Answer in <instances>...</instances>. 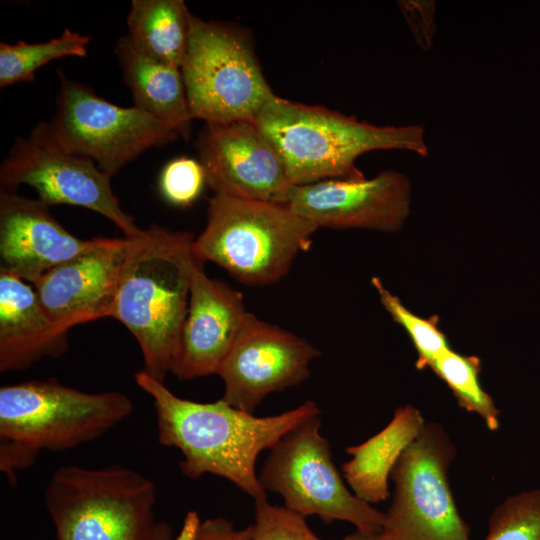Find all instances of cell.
Segmentation results:
<instances>
[{"label":"cell","mask_w":540,"mask_h":540,"mask_svg":"<svg viewBox=\"0 0 540 540\" xmlns=\"http://www.w3.org/2000/svg\"><path fill=\"white\" fill-rule=\"evenodd\" d=\"M134 378L153 400L159 442L183 455L182 474L189 479L207 473L221 476L254 501L267 498L255 470L259 454L272 449L299 424L320 415L317 404L307 400L283 413L257 417L222 398L210 403L180 398L143 370Z\"/></svg>","instance_id":"cell-1"},{"label":"cell","mask_w":540,"mask_h":540,"mask_svg":"<svg viewBox=\"0 0 540 540\" xmlns=\"http://www.w3.org/2000/svg\"><path fill=\"white\" fill-rule=\"evenodd\" d=\"M126 251L110 317L135 337L148 375L171 373L200 261L194 237L156 224L125 236Z\"/></svg>","instance_id":"cell-2"},{"label":"cell","mask_w":540,"mask_h":540,"mask_svg":"<svg viewBox=\"0 0 540 540\" xmlns=\"http://www.w3.org/2000/svg\"><path fill=\"white\" fill-rule=\"evenodd\" d=\"M255 123L279 153L290 182L361 180L356 160L373 150L429 155L422 125L376 126L322 106L275 95Z\"/></svg>","instance_id":"cell-3"},{"label":"cell","mask_w":540,"mask_h":540,"mask_svg":"<svg viewBox=\"0 0 540 540\" xmlns=\"http://www.w3.org/2000/svg\"><path fill=\"white\" fill-rule=\"evenodd\" d=\"M133 411L119 391L88 393L54 379L0 388V470L11 485L42 451L59 452L102 437Z\"/></svg>","instance_id":"cell-4"},{"label":"cell","mask_w":540,"mask_h":540,"mask_svg":"<svg viewBox=\"0 0 540 540\" xmlns=\"http://www.w3.org/2000/svg\"><path fill=\"white\" fill-rule=\"evenodd\" d=\"M207 213V224L193 241L194 254L248 286L271 285L285 277L318 230L285 203L214 194Z\"/></svg>","instance_id":"cell-5"},{"label":"cell","mask_w":540,"mask_h":540,"mask_svg":"<svg viewBox=\"0 0 540 540\" xmlns=\"http://www.w3.org/2000/svg\"><path fill=\"white\" fill-rule=\"evenodd\" d=\"M44 501L57 540H154L156 486L130 468L59 467Z\"/></svg>","instance_id":"cell-6"},{"label":"cell","mask_w":540,"mask_h":540,"mask_svg":"<svg viewBox=\"0 0 540 540\" xmlns=\"http://www.w3.org/2000/svg\"><path fill=\"white\" fill-rule=\"evenodd\" d=\"M180 69L192 117L205 124L255 121L275 96L245 32L193 14Z\"/></svg>","instance_id":"cell-7"},{"label":"cell","mask_w":540,"mask_h":540,"mask_svg":"<svg viewBox=\"0 0 540 540\" xmlns=\"http://www.w3.org/2000/svg\"><path fill=\"white\" fill-rule=\"evenodd\" d=\"M320 426L319 415L314 416L270 449L258 475L261 486L280 494L286 508L305 518L316 515L324 522H350L362 533H381L385 513L345 486Z\"/></svg>","instance_id":"cell-8"},{"label":"cell","mask_w":540,"mask_h":540,"mask_svg":"<svg viewBox=\"0 0 540 540\" xmlns=\"http://www.w3.org/2000/svg\"><path fill=\"white\" fill-rule=\"evenodd\" d=\"M57 74L56 111L48 122L52 137L67 152L91 159L110 177L148 149L179 138L172 127L149 113L112 104L62 71Z\"/></svg>","instance_id":"cell-9"},{"label":"cell","mask_w":540,"mask_h":540,"mask_svg":"<svg viewBox=\"0 0 540 540\" xmlns=\"http://www.w3.org/2000/svg\"><path fill=\"white\" fill-rule=\"evenodd\" d=\"M455 454L443 427L425 423L391 472L394 494L381 532L386 540H471L448 480Z\"/></svg>","instance_id":"cell-10"},{"label":"cell","mask_w":540,"mask_h":540,"mask_svg":"<svg viewBox=\"0 0 540 540\" xmlns=\"http://www.w3.org/2000/svg\"><path fill=\"white\" fill-rule=\"evenodd\" d=\"M111 177L91 159L64 150L41 122L17 138L0 168L2 189L31 186L47 206L74 205L92 210L113 222L124 234L139 231L133 218L113 193Z\"/></svg>","instance_id":"cell-11"},{"label":"cell","mask_w":540,"mask_h":540,"mask_svg":"<svg viewBox=\"0 0 540 540\" xmlns=\"http://www.w3.org/2000/svg\"><path fill=\"white\" fill-rule=\"evenodd\" d=\"M319 356L305 339L250 313L217 373L225 386L222 399L253 413L268 394L303 382Z\"/></svg>","instance_id":"cell-12"},{"label":"cell","mask_w":540,"mask_h":540,"mask_svg":"<svg viewBox=\"0 0 540 540\" xmlns=\"http://www.w3.org/2000/svg\"><path fill=\"white\" fill-rule=\"evenodd\" d=\"M195 148L214 194L287 204L294 185L255 121L205 124Z\"/></svg>","instance_id":"cell-13"},{"label":"cell","mask_w":540,"mask_h":540,"mask_svg":"<svg viewBox=\"0 0 540 540\" xmlns=\"http://www.w3.org/2000/svg\"><path fill=\"white\" fill-rule=\"evenodd\" d=\"M410 181L394 170L371 179L326 180L293 186L287 204L319 228L400 229L410 210Z\"/></svg>","instance_id":"cell-14"},{"label":"cell","mask_w":540,"mask_h":540,"mask_svg":"<svg viewBox=\"0 0 540 540\" xmlns=\"http://www.w3.org/2000/svg\"><path fill=\"white\" fill-rule=\"evenodd\" d=\"M126 251V238H92L83 252L32 284L48 317L69 331L110 317Z\"/></svg>","instance_id":"cell-15"},{"label":"cell","mask_w":540,"mask_h":540,"mask_svg":"<svg viewBox=\"0 0 540 540\" xmlns=\"http://www.w3.org/2000/svg\"><path fill=\"white\" fill-rule=\"evenodd\" d=\"M249 315L241 292L208 277L200 264L171 373L179 380L217 374Z\"/></svg>","instance_id":"cell-16"},{"label":"cell","mask_w":540,"mask_h":540,"mask_svg":"<svg viewBox=\"0 0 540 540\" xmlns=\"http://www.w3.org/2000/svg\"><path fill=\"white\" fill-rule=\"evenodd\" d=\"M91 244L69 233L40 200L0 189V271L33 283Z\"/></svg>","instance_id":"cell-17"},{"label":"cell","mask_w":540,"mask_h":540,"mask_svg":"<svg viewBox=\"0 0 540 540\" xmlns=\"http://www.w3.org/2000/svg\"><path fill=\"white\" fill-rule=\"evenodd\" d=\"M68 332L46 314L23 279L0 271V371L23 370L68 349Z\"/></svg>","instance_id":"cell-18"},{"label":"cell","mask_w":540,"mask_h":540,"mask_svg":"<svg viewBox=\"0 0 540 540\" xmlns=\"http://www.w3.org/2000/svg\"><path fill=\"white\" fill-rule=\"evenodd\" d=\"M114 52L134 106L168 124L179 137L188 139L193 117L180 67L144 55L127 36L117 40Z\"/></svg>","instance_id":"cell-19"},{"label":"cell","mask_w":540,"mask_h":540,"mask_svg":"<svg viewBox=\"0 0 540 540\" xmlns=\"http://www.w3.org/2000/svg\"><path fill=\"white\" fill-rule=\"evenodd\" d=\"M424 425L425 420L417 408L401 406L380 432L359 445L347 447L351 459L342 465V472L358 498L374 504L389 497L391 472Z\"/></svg>","instance_id":"cell-20"},{"label":"cell","mask_w":540,"mask_h":540,"mask_svg":"<svg viewBox=\"0 0 540 540\" xmlns=\"http://www.w3.org/2000/svg\"><path fill=\"white\" fill-rule=\"evenodd\" d=\"M190 16L182 0H132L127 37L144 55L181 67L188 45Z\"/></svg>","instance_id":"cell-21"},{"label":"cell","mask_w":540,"mask_h":540,"mask_svg":"<svg viewBox=\"0 0 540 540\" xmlns=\"http://www.w3.org/2000/svg\"><path fill=\"white\" fill-rule=\"evenodd\" d=\"M90 41L87 35L64 29L60 35L45 42H1L0 87L31 82L39 68L58 58L85 57Z\"/></svg>","instance_id":"cell-22"},{"label":"cell","mask_w":540,"mask_h":540,"mask_svg":"<svg viewBox=\"0 0 540 540\" xmlns=\"http://www.w3.org/2000/svg\"><path fill=\"white\" fill-rule=\"evenodd\" d=\"M429 367L446 383L461 408L478 414L489 430L499 428V410L479 382L481 362L478 357L462 355L449 348Z\"/></svg>","instance_id":"cell-23"},{"label":"cell","mask_w":540,"mask_h":540,"mask_svg":"<svg viewBox=\"0 0 540 540\" xmlns=\"http://www.w3.org/2000/svg\"><path fill=\"white\" fill-rule=\"evenodd\" d=\"M372 284L385 310L405 329L412 340L418 353V369L429 367L438 356L450 348L446 336L438 328L437 317L423 319L413 314L378 278L373 277Z\"/></svg>","instance_id":"cell-24"},{"label":"cell","mask_w":540,"mask_h":540,"mask_svg":"<svg viewBox=\"0 0 540 540\" xmlns=\"http://www.w3.org/2000/svg\"><path fill=\"white\" fill-rule=\"evenodd\" d=\"M484 540H540V489L507 498L489 518Z\"/></svg>","instance_id":"cell-25"},{"label":"cell","mask_w":540,"mask_h":540,"mask_svg":"<svg viewBox=\"0 0 540 540\" xmlns=\"http://www.w3.org/2000/svg\"><path fill=\"white\" fill-rule=\"evenodd\" d=\"M250 540H321L305 521V517L275 506L267 498L255 501V522Z\"/></svg>","instance_id":"cell-26"},{"label":"cell","mask_w":540,"mask_h":540,"mask_svg":"<svg viewBox=\"0 0 540 540\" xmlns=\"http://www.w3.org/2000/svg\"><path fill=\"white\" fill-rule=\"evenodd\" d=\"M205 185V174L200 162L187 157L168 162L159 178V189L164 199L181 207L193 203Z\"/></svg>","instance_id":"cell-27"},{"label":"cell","mask_w":540,"mask_h":540,"mask_svg":"<svg viewBox=\"0 0 540 540\" xmlns=\"http://www.w3.org/2000/svg\"><path fill=\"white\" fill-rule=\"evenodd\" d=\"M406 21L417 45L429 50L432 46L436 26L434 21V1H399Z\"/></svg>","instance_id":"cell-28"},{"label":"cell","mask_w":540,"mask_h":540,"mask_svg":"<svg viewBox=\"0 0 540 540\" xmlns=\"http://www.w3.org/2000/svg\"><path fill=\"white\" fill-rule=\"evenodd\" d=\"M251 536L252 525L235 529L229 520L218 517L200 523L193 540H250Z\"/></svg>","instance_id":"cell-29"},{"label":"cell","mask_w":540,"mask_h":540,"mask_svg":"<svg viewBox=\"0 0 540 540\" xmlns=\"http://www.w3.org/2000/svg\"><path fill=\"white\" fill-rule=\"evenodd\" d=\"M199 524L198 515L195 512L188 513L180 534L172 540H193Z\"/></svg>","instance_id":"cell-30"},{"label":"cell","mask_w":540,"mask_h":540,"mask_svg":"<svg viewBox=\"0 0 540 540\" xmlns=\"http://www.w3.org/2000/svg\"><path fill=\"white\" fill-rule=\"evenodd\" d=\"M154 540H172L171 528L164 522H158Z\"/></svg>","instance_id":"cell-31"},{"label":"cell","mask_w":540,"mask_h":540,"mask_svg":"<svg viewBox=\"0 0 540 540\" xmlns=\"http://www.w3.org/2000/svg\"><path fill=\"white\" fill-rule=\"evenodd\" d=\"M340 540H386L381 533L368 534L357 531Z\"/></svg>","instance_id":"cell-32"}]
</instances>
